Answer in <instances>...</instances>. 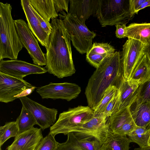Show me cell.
<instances>
[{"instance_id": "cell-3", "label": "cell", "mask_w": 150, "mask_h": 150, "mask_svg": "<svg viewBox=\"0 0 150 150\" xmlns=\"http://www.w3.org/2000/svg\"><path fill=\"white\" fill-rule=\"evenodd\" d=\"M10 4L0 2V60L17 59L23 46L16 31Z\"/></svg>"}, {"instance_id": "cell-6", "label": "cell", "mask_w": 150, "mask_h": 150, "mask_svg": "<svg viewBox=\"0 0 150 150\" xmlns=\"http://www.w3.org/2000/svg\"><path fill=\"white\" fill-rule=\"evenodd\" d=\"M94 116V110L89 106L81 105L60 113L57 121L50 128L49 134L66 135L73 132Z\"/></svg>"}, {"instance_id": "cell-43", "label": "cell", "mask_w": 150, "mask_h": 150, "mask_svg": "<svg viewBox=\"0 0 150 150\" xmlns=\"http://www.w3.org/2000/svg\"><path fill=\"white\" fill-rule=\"evenodd\" d=\"M134 150H150V146L145 148H135Z\"/></svg>"}, {"instance_id": "cell-32", "label": "cell", "mask_w": 150, "mask_h": 150, "mask_svg": "<svg viewBox=\"0 0 150 150\" xmlns=\"http://www.w3.org/2000/svg\"><path fill=\"white\" fill-rule=\"evenodd\" d=\"M115 49L107 43L94 42L88 52L102 54L110 55L115 53Z\"/></svg>"}, {"instance_id": "cell-8", "label": "cell", "mask_w": 150, "mask_h": 150, "mask_svg": "<svg viewBox=\"0 0 150 150\" xmlns=\"http://www.w3.org/2000/svg\"><path fill=\"white\" fill-rule=\"evenodd\" d=\"M144 45L141 42L131 38H128L123 45L120 55L125 79H129L134 68L144 55Z\"/></svg>"}, {"instance_id": "cell-4", "label": "cell", "mask_w": 150, "mask_h": 150, "mask_svg": "<svg viewBox=\"0 0 150 150\" xmlns=\"http://www.w3.org/2000/svg\"><path fill=\"white\" fill-rule=\"evenodd\" d=\"M129 0H99L96 16L102 27L126 24L134 14L130 10Z\"/></svg>"}, {"instance_id": "cell-23", "label": "cell", "mask_w": 150, "mask_h": 150, "mask_svg": "<svg viewBox=\"0 0 150 150\" xmlns=\"http://www.w3.org/2000/svg\"><path fill=\"white\" fill-rule=\"evenodd\" d=\"M131 142L127 136L120 135L111 131L103 144L111 150H129Z\"/></svg>"}, {"instance_id": "cell-44", "label": "cell", "mask_w": 150, "mask_h": 150, "mask_svg": "<svg viewBox=\"0 0 150 150\" xmlns=\"http://www.w3.org/2000/svg\"><path fill=\"white\" fill-rule=\"evenodd\" d=\"M100 150H111L108 147L103 144Z\"/></svg>"}, {"instance_id": "cell-2", "label": "cell", "mask_w": 150, "mask_h": 150, "mask_svg": "<svg viewBox=\"0 0 150 150\" xmlns=\"http://www.w3.org/2000/svg\"><path fill=\"white\" fill-rule=\"evenodd\" d=\"M125 79L120 52L116 51L103 60L89 79L85 92L88 106L94 110L108 87L118 89Z\"/></svg>"}, {"instance_id": "cell-35", "label": "cell", "mask_w": 150, "mask_h": 150, "mask_svg": "<svg viewBox=\"0 0 150 150\" xmlns=\"http://www.w3.org/2000/svg\"><path fill=\"white\" fill-rule=\"evenodd\" d=\"M136 126L132 120L125 123L114 133L122 136H127L134 129Z\"/></svg>"}, {"instance_id": "cell-14", "label": "cell", "mask_w": 150, "mask_h": 150, "mask_svg": "<svg viewBox=\"0 0 150 150\" xmlns=\"http://www.w3.org/2000/svg\"><path fill=\"white\" fill-rule=\"evenodd\" d=\"M43 138L42 129L33 127L15 137L13 142L6 150H34Z\"/></svg>"}, {"instance_id": "cell-9", "label": "cell", "mask_w": 150, "mask_h": 150, "mask_svg": "<svg viewBox=\"0 0 150 150\" xmlns=\"http://www.w3.org/2000/svg\"><path fill=\"white\" fill-rule=\"evenodd\" d=\"M36 91L42 99H60L70 101L77 98L81 90L79 85L74 83H50L38 88Z\"/></svg>"}, {"instance_id": "cell-31", "label": "cell", "mask_w": 150, "mask_h": 150, "mask_svg": "<svg viewBox=\"0 0 150 150\" xmlns=\"http://www.w3.org/2000/svg\"><path fill=\"white\" fill-rule=\"evenodd\" d=\"M55 136L49 134L43 137L34 150H54L59 143L56 141Z\"/></svg>"}, {"instance_id": "cell-7", "label": "cell", "mask_w": 150, "mask_h": 150, "mask_svg": "<svg viewBox=\"0 0 150 150\" xmlns=\"http://www.w3.org/2000/svg\"><path fill=\"white\" fill-rule=\"evenodd\" d=\"M14 22L21 42L32 58L33 63L40 66L46 65L45 54L41 50L37 40L27 24L21 19L15 20Z\"/></svg>"}, {"instance_id": "cell-36", "label": "cell", "mask_w": 150, "mask_h": 150, "mask_svg": "<svg viewBox=\"0 0 150 150\" xmlns=\"http://www.w3.org/2000/svg\"><path fill=\"white\" fill-rule=\"evenodd\" d=\"M35 14L38 20L41 27L44 31L50 36L51 33L52 27L51 24L46 21L33 8Z\"/></svg>"}, {"instance_id": "cell-45", "label": "cell", "mask_w": 150, "mask_h": 150, "mask_svg": "<svg viewBox=\"0 0 150 150\" xmlns=\"http://www.w3.org/2000/svg\"><path fill=\"white\" fill-rule=\"evenodd\" d=\"M148 144L149 146H150V136L148 141Z\"/></svg>"}, {"instance_id": "cell-27", "label": "cell", "mask_w": 150, "mask_h": 150, "mask_svg": "<svg viewBox=\"0 0 150 150\" xmlns=\"http://www.w3.org/2000/svg\"><path fill=\"white\" fill-rule=\"evenodd\" d=\"M19 134L16 121L6 122L0 127V146L1 147L8 139Z\"/></svg>"}, {"instance_id": "cell-37", "label": "cell", "mask_w": 150, "mask_h": 150, "mask_svg": "<svg viewBox=\"0 0 150 150\" xmlns=\"http://www.w3.org/2000/svg\"><path fill=\"white\" fill-rule=\"evenodd\" d=\"M54 7L57 13L65 11L68 13L69 0H53Z\"/></svg>"}, {"instance_id": "cell-1", "label": "cell", "mask_w": 150, "mask_h": 150, "mask_svg": "<svg viewBox=\"0 0 150 150\" xmlns=\"http://www.w3.org/2000/svg\"><path fill=\"white\" fill-rule=\"evenodd\" d=\"M52 30L45 57L47 72L58 78L71 76L76 69L73 63L70 36L62 20L52 18Z\"/></svg>"}, {"instance_id": "cell-16", "label": "cell", "mask_w": 150, "mask_h": 150, "mask_svg": "<svg viewBox=\"0 0 150 150\" xmlns=\"http://www.w3.org/2000/svg\"><path fill=\"white\" fill-rule=\"evenodd\" d=\"M70 8L69 13L76 16L81 21L85 23L91 16H96L99 0H69Z\"/></svg>"}, {"instance_id": "cell-34", "label": "cell", "mask_w": 150, "mask_h": 150, "mask_svg": "<svg viewBox=\"0 0 150 150\" xmlns=\"http://www.w3.org/2000/svg\"><path fill=\"white\" fill-rule=\"evenodd\" d=\"M86 54V60L96 69L98 67L103 60L110 55L97 54L89 52Z\"/></svg>"}, {"instance_id": "cell-25", "label": "cell", "mask_w": 150, "mask_h": 150, "mask_svg": "<svg viewBox=\"0 0 150 150\" xmlns=\"http://www.w3.org/2000/svg\"><path fill=\"white\" fill-rule=\"evenodd\" d=\"M73 132L82 150H100L103 145L98 139L93 136Z\"/></svg>"}, {"instance_id": "cell-5", "label": "cell", "mask_w": 150, "mask_h": 150, "mask_svg": "<svg viewBox=\"0 0 150 150\" xmlns=\"http://www.w3.org/2000/svg\"><path fill=\"white\" fill-rule=\"evenodd\" d=\"M59 16L60 19H63V24L73 45L80 53H87L92 45L93 40L96 36V34L90 31L85 23L73 15L63 11Z\"/></svg>"}, {"instance_id": "cell-33", "label": "cell", "mask_w": 150, "mask_h": 150, "mask_svg": "<svg viewBox=\"0 0 150 150\" xmlns=\"http://www.w3.org/2000/svg\"><path fill=\"white\" fill-rule=\"evenodd\" d=\"M119 94L118 90L112 98L102 114L108 118L119 110Z\"/></svg>"}, {"instance_id": "cell-29", "label": "cell", "mask_w": 150, "mask_h": 150, "mask_svg": "<svg viewBox=\"0 0 150 150\" xmlns=\"http://www.w3.org/2000/svg\"><path fill=\"white\" fill-rule=\"evenodd\" d=\"M54 150H82L73 132L67 134L65 142L58 143Z\"/></svg>"}, {"instance_id": "cell-10", "label": "cell", "mask_w": 150, "mask_h": 150, "mask_svg": "<svg viewBox=\"0 0 150 150\" xmlns=\"http://www.w3.org/2000/svg\"><path fill=\"white\" fill-rule=\"evenodd\" d=\"M19 98L22 106L32 113L37 125L42 130L51 127L55 123L58 112L57 109L47 108L26 96Z\"/></svg>"}, {"instance_id": "cell-13", "label": "cell", "mask_w": 150, "mask_h": 150, "mask_svg": "<svg viewBox=\"0 0 150 150\" xmlns=\"http://www.w3.org/2000/svg\"><path fill=\"white\" fill-rule=\"evenodd\" d=\"M107 118L103 114L94 116L89 121L73 132L92 136L103 144L111 131L108 123Z\"/></svg>"}, {"instance_id": "cell-19", "label": "cell", "mask_w": 150, "mask_h": 150, "mask_svg": "<svg viewBox=\"0 0 150 150\" xmlns=\"http://www.w3.org/2000/svg\"><path fill=\"white\" fill-rule=\"evenodd\" d=\"M126 37L146 45L150 40V23H133L127 26Z\"/></svg>"}, {"instance_id": "cell-11", "label": "cell", "mask_w": 150, "mask_h": 150, "mask_svg": "<svg viewBox=\"0 0 150 150\" xmlns=\"http://www.w3.org/2000/svg\"><path fill=\"white\" fill-rule=\"evenodd\" d=\"M47 72L45 68L22 60H0V72L21 79L31 74H42Z\"/></svg>"}, {"instance_id": "cell-22", "label": "cell", "mask_w": 150, "mask_h": 150, "mask_svg": "<svg viewBox=\"0 0 150 150\" xmlns=\"http://www.w3.org/2000/svg\"><path fill=\"white\" fill-rule=\"evenodd\" d=\"M132 120L129 106L119 110L111 115L108 123L110 130L114 133L125 123Z\"/></svg>"}, {"instance_id": "cell-21", "label": "cell", "mask_w": 150, "mask_h": 150, "mask_svg": "<svg viewBox=\"0 0 150 150\" xmlns=\"http://www.w3.org/2000/svg\"><path fill=\"white\" fill-rule=\"evenodd\" d=\"M34 9L46 21L56 18L59 15L55 9L53 0H30Z\"/></svg>"}, {"instance_id": "cell-40", "label": "cell", "mask_w": 150, "mask_h": 150, "mask_svg": "<svg viewBox=\"0 0 150 150\" xmlns=\"http://www.w3.org/2000/svg\"><path fill=\"white\" fill-rule=\"evenodd\" d=\"M36 88V87L33 86L32 87L26 89L23 91L20 94L16 96L15 98L16 99L25 96H27L29 95L34 91L35 89Z\"/></svg>"}, {"instance_id": "cell-15", "label": "cell", "mask_w": 150, "mask_h": 150, "mask_svg": "<svg viewBox=\"0 0 150 150\" xmlns=\"http://www.w3.org/2000/svg\"><path fill=\"white\" fill-rule=\"evenodd\" d=\"M21 2L29 29L41 45L46 48L48 45L50 36L41 27L30 0H21Z\"/></svg>"}, {"instance_id": "cell-38", "label": "cell", "mask_w": 150, "mask_h": 150, "mask_svg": "<svg viewBox=\"0 0 150 150\" xmlns=\"http://www.w3.org/2000/svg\"><path fill=\"white\" fill-rule=\"evenodd\" d=\"M116 30V37L119 38L126 37L127 26L126 24H118L115 25Z\"/></svg>"}, {"instance_id": "cell-20", "label": "cell", "mask_w": 150, "mask_h": 150, "mask_svg": "<svg viewBox=\"0 0 150 150\" xmlns=\"http://www.w3.org/2000/svg\"><path fill=\"white\" fill-rule=\"evenodd\" d=\"M150 78V59L144 54L134 68L129 80L140 85Z\"/></svg>"}, {"instance_id": "cell-41", "label": "cell", "mask_w": 150, "mask_h": 150, "mask_svg": "<svg viewBox=\"0 0 150 150\" xmlns=\"http://www.w3.org/2000/svg\"><path fill=\"white\" fill-rule=\"evenodd\" d=\"M144 52L150 59V40L148 44L144 45Z\"/></svg>"}, {"instance_id": "cell-28", "label": "cell", "mask_w": 150, "mask_h": 150, "mask_svg": "<svg viewBox=\"0 0 150 150\" xmlns=\"http://www.w3.org/2000/svg\"><path fill=\"white\" fill-rule=\"evenodd\" d=\"M118 90L115 86L111 85L106 89L103 98L94 110V116L100 115L103 113L108 105Z\"/></svg>"}, {"instance_id": "cell-30", "label": "cell", "mask_w": 150, "mask_h": 150, "mask_svg": "<svg viewBox=\"0 0 150 150\" xmlns=\"http://www.w3.org/2000/svg\"><path fill=\"white\" fill-rule=\"evenodd\" d=\"M134 101L137 103L150 101V78L148 81L140 85Z\"/></svg>"}, {"instance_id": "cell-24", "label": "cell", "mask_w": 150, "mask_h": 150, "mask_svg": "<svg viewBox=\"0 0 150 150\" xmlns=\"http://www.w3.org/2000/svg\"><path fill=\"white\" fill-rule=\"evenodd\" d=\"M127 136L131 142L138 144L141 148L149 146L148 141L150 136V128L137 126Z\"/></svg>"}, {"instance_id": "cell-42", "label": "cell", "mask_w": 150, "mask_h": 150, "mask_svg": "<svg viewBox=\"0 0 150 150\" xmlns=\"http://www.w3.org/2000/svg\"><path fill=\"white\" fill-rule=\"evenodd\" d=\"M150 6V0H146L144 2L140 7L138 9L136 12V14H137L138 12L141 10L146 7Z\"/></svg>"}, {"instance_id": "cell-17", "label": "cell", "mask_w": 150, "mask_h": 150, "mask_svg": "<svg viewBox=\"0 0 150 150\" xmlns=\"http://www.w3.org/2000/svg\"><path fill=\"white\" fill-rule=\"evenodd\" d=\"M129 108L137 126L150 128V101L137 103L134 101Z\"/></svg>"}, {"instance_id": "cell-12", "label": "cell", "mask_w": 150, "mask_h": 150, "mask_svg": "<svg viewBox=\"0 0 150 150\" xmlns=\"http://www.w3.org/2000/svg\"><path fill=\"white\" fill-rule=\"evenodd\" d=\"M33 86L23 79L0 72V101L8 103L16 99L15 96Z\"/></svg>"}, {"instance_id": "cell-39", "label": "cell", "mask_w": 150, "mask_h": 150, "mask_svg": "<svg viewBox=\"0 0 150 150\" xmlns=\"http://www.w3.org/2000/svg\"><path fill=\"white\" fill-rule=\"evenodd\" d=\"M146 0H129V9L131 13L134 14L138 9Z\"/></svg>"}, {"instance_id": "cell-18", "label": "cell", "mask_w": 150, "mask_h": 150, "mask_svg": "<svg viewBox=\"0 0 150 150\" xmlns=\"http://www.w3.org/2000/svg\"><path fill=\"white\" fill-rule=\"evenodd\" d=\"M140 84L125 79L118 89L119 110L129 106L136 98Z\"/></svg>"}, {"instance_id": "cell-26", "label": "cell", "mask_w": 150, "mask_h": 150, "mask_svg": "<svg viewBox=\"0 0 150 150\" xmlns=\"http://www.w3.org/2000/svg\"><path fill=\"white\" fill-rule=\"evenodd\" d=\"M19 134L28 131L37 125L36 121L32 113L22 106L20 115L16 121Z\"/></svg>"}]
</instances>
